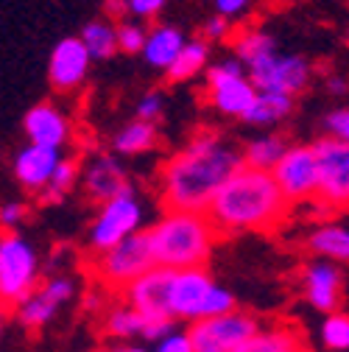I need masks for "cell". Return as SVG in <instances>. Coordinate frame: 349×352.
Returning a JSON list of instances; mask_svg holds the SVG:
<instances>
[{"label":"cell","mask_w":349,"mask_h":352,"mask_svg":"<svg viewBox=\"0 0 349 352\" xmlns=\"http://www.w3.org/2000/svg\"><path fill=\"white\" fill-rule=\"evenodd\" d=\"M257 327L260 322L251 314H243L235 307L224 316L190 322V330L185 333L190 338L193 352H235Z\"/></svg>","instance_id":"obj_8"},{"label":"cell","mask_w":349,"mask_h":352,"mask_svg":"<svg viewBox=\"0 0 349 352\" xmlns=\"http://www.w3.org/2000/svg\"><path fill=\"white\" fill-rule=\"evenodd\" d=\"M218 238L221 235L215 232L210 218L193 210H165L159 221L146 230L154 266L170 272L204 269Z\"/></svg>","instance_id":"obj_3"},{"label":"cell","mask_w":349,"mask_h":352,"mask_svg":"<svg viewBox=\"0 0 349 352\" xmlns=\"http://www.w3.org/2000/svg\"><path fill=\"white\" fill-rule=\"evenodd\" d=\"M271 54H277V42L271 34L266 31H246L238 36L235 42V59L243 65V67H251L257 62L269 59Z\"/></svg>","instance_id":"obj_28"},{"label":"cell","mask_w":349,"mask_h":352,"mask_svg":"<svg viewBox=\"0 0 349 352\" xmlns=\"http://www.w3.org/2000/svg\"><path fill=\"white\" fill-rule=\"evenodd\" d=\"M229 31H232L229 20L218 14V17H212V20L204 25V42H221V39L229 36Z\"/></svg>","instance_id":"obj_40"},{"label":"cell","mask_w":349,"mask_h":352,"mask_svg":"<svg viewBox=\"0 0 349 352\" xmlns=\"http://www.w3.org/2000/svg\"><path fill=\"white\" fill-rule=\"evenodd\" d=\"M346 42H349V36H346Z\"/></svg>","instance_id":"obj_48"},{"label":"cell","mask_w":349,"mask_h":352,"mask_svg":"<svg viewBox=\"0 0 349 352\" xmlns=\"http://www.w3.org/2000/svg\"><path fill=\"white\" fill-rule=\"evenodd\" d=\"M98 352H109V349H98Z\"/></svg>","instance_id":"obj_47"},{"label":"cell","mask_w":349,"mask_h":352,"mask_svg":"<svg viewBox=\"0 0 349 352\" xmlns=\"http://www.w3.org/2000/svg\"><path fill=\"white\" fill-rule=\"evenodd\" d=\"M249 81L254 90H274V93H288L296 96L302 93L311 81V62L296 54H271L269 59L246 67Z\"/></svg>","instance_id":"obj_11"},{"label":"cell","mask_w":349,"mask_h":352,"mask_svg":"<svg viewBox=\"0 0 349 352\" xmlns=\"http://www.w3.org/2000/svg\"><path fill=\"white\" fill-rule=\"evenodd\" d=\"M81 307H87V311H101V307H106L104 291H98V288H90V291L84 294V299H81Z\"/></svg>","instance_id":"obj_42"},{"label":"cell","mask_w":349,"mask_h":352,"mask_svg":"<svg viewBox=\"0 0 349 352\" xmlns=\"http://www.w3.org/2000/svg\"><path fill=\"white\" fill-rule=\"evenodd\" d=\"M249 6V0H215V9H218V14L221 17H235V14H240L243 9Z\"/></svg>","instance_id":"obj_41"},{"label":"cell","mask_w":349,"mask_h":352,"mask_svg":"<svg viewBox=\"0 0 349 352\" xmlns=\"http://www.w3.org/2000/svg\"><path fill=\"white\" fill-rule=\"evenodd\" d=\"M293 109V96L288 93H274V90H257L251 107L246 109V115L240 120L251 123V126H274L280 120H285Z\"/></svg>","instance_id":"obj_22"},{"label":"cell","mask_w":349,"mask_h":352,"mask_svg":"<svg viewBox=\"0 0 349 352\" xmlns=\"http://www.w3.org/2000/svg\"><path fill=\"white\" fill-rule=\"evenodd\" d=\"M271 179L277 182V188L288 199V204L316 199L319 165H316L313 146H288L285 154L280 157V162L271 168Z\"/></svg>","instance_id":"obj_9"},{"label":"cell","mask_w":349,"mask_h":352,"mask_svg":"<svg viewBox=\"0 0 349 352\" xmlns=\"http://www.w3.org/2000/svg\"><path fill=\"white\" fill-rule=\"evenodd\" d=\"M109 352H148V349H143V346H137V344H128V341H123V344L109 346Z\"/></svg>","instance_id":"obj_45"},{"label":"cell","mask_w":349,"mask_h":352,"mask_svg":"<svg viewBox=\"0 0 349 352\" xmlns=\"http://www.w3.org/2000/svg\"><path fill=\"white\" fill-rule=\"evenodd\" d=\"M319 182L316 201L330 210H349V146L333 138H322L313 143Z\"/></svg>","instance_id":"obj_7"},{"label":"cell","mask_w":349,"mask_h":352,"mask_svg":"<svg viewBox=\"0 0 349 352\" xmlns=\"http://www.w3.org/2000/svg\"><path fill=\"white\" fill-rule=\"evenodd\" d=\"M243 165L240 151L215 131H201L159 168V199L168 210L204 212L212 196Z\"/></svg>","instance_id":"obj_1"},{"label":"cell","mask_w":349,"mask_h":352,"mask_svg":"<svg viewBox=\"0 0 349 352\" xmlns=\"http://www.w3.org/2000/svg\"><path fill=\"white\" fill-rule=\"evenodd\" d=\"M207 90H210V104L221 115H229V118H243L246 109L251 107L254 96H257V90H254V84L249 81V76L210 84Z\"/></svg>","instance_id":"obj_19"},{"label":"cell","mask_w":349,"mask_h":352,"mask_svg":"<svg viewBox=\"0 0 349 352\" xmlns=\"http://www.w3.org/2000/svg\"><path fill=\"white\" fill-rule=\"evenodd\" d=\"M327 90H330L333 96H344V93L349 90V84H346V81H344L341 76H333V78L327 81Z\"/></svg>","instance_id":"obj_43"},{"label":"cell","mask_w":349,"mask_h":352,"mask_svg":"<svg viewBox=\"0 0 349 352\" xmlns=\"http://www.w3.org/2000/svg\"><path fill=\"white\" fill-rule=\"evenodd\" d=\"M170 269L151 266L146 274H140L135 283L123 288V302L132 305L140 316H168V288H170Z\"/></svg>","instance_id":"obj_15"},{"label":"cell","mask_w":349,"mask_h":352,"mask_svg":"<svg viewBox=\"0 0 349 352\" xmlns=\"http://www.w3.org/2000/svg\"><path fill=\"white\" fill-rule=\"evenodd\" d=\"M104 9H106L109 17H120V14L126 12V0H106V6H104Z\"/></svg>","instance_id":"obj_44"},{"label":"cell","mask_w":349,"mask_h":352,"mask_svg":"<svg viewBox=\"0 0 349 352\" xmlns=\"http://www.w3.org/2000/svg\"><path fill=\"white\" fill-rule=\"evenodd\" d=\"M143 215L146 212H143V204L135 196V190L120 193V196L98 204L90 232H87V249L93 254H101V252L117 246L128 235L143 230Z\"/></svg>","instance_id":"obj_5"},{"label":"cell","mask_w":349,"mask_h":352,"mask_svg":"<svg viewBox=\"0 0 349 352\" xmlns=\"http://www.w3.org/2000/svg\"><path fill=\"white\" fill-rule=\"evenodd\" d=\"M90 54L81 45L78 36H67L51 51V62H48V78L56 93H73L87 81L90 73Z\"/></svg>","instance_id":"obj_13"},{"label":"cell","mask_w":349,"mask_h":352,"mask_svg":"<svg viewBox=\"0 0 349 352\" xmlns=\"http://www.w3.org/2000/svg\"><path fill=\"white\" fill-rule=\"evenodd\" d=\"M215 280L207 274V269H179L170 277V288H168V314L170 319H185V322H196L201 319L204 302L212 291Z\"/></svg>","instance_id":"obj_12"},{"label":"cell","mask_w":349,"mask_h":352,"mask_svg":"<svg viewBox=\"0 0 349 352\" xmlns=\"http://www.w3.org/2000/svg\"><path fill=\"white\" fill-rule=\"evenodd\" d=\"M154 352H193V346H190L188 333L170 330L168 336H162V338L157 341V349H154Z\"/></svg>","instance_id":"obj_38"},{"label":"cell","mask_w":349,"mask_h":352,"mask_svg":"<svg viewBox=\"0 0 349 352\" xmlns=\"http://www.w3.org/2000/svg\"><path fill=\"white\" fill-rule=\"evenodd\" d=\"M324 129H327V138L349 146V109H333L324 118Z\"/></svg>","instance_id":"obj_34"},{"label":"cell","mask_w":349,"mask_h":352,"mask_svg":"<svg viewBox=\"0 0 349 352\" xmlns=\"http://www.w3.org/2000/svg\"><path fill=\"white\" fill-rule=\"evenodd\" d=\"M3 327H6V307L0 305V336H3Z\"/></svg>","instance_id":"obj_46"},{"label":"cell","mask_w":349,"mask_h":352,"mask_svg":"<svg viewBox=\"0 0 349 352\" xmlns=\"http://www.w3.org/2000/svg\"><path fill=\"white\" fill-rule=\"evenodd\" d=\"M143 330V316L135 311L132 305H126V302H117L112 307H106V314H104V333L123 344V341H132L137 338Z\"/></svg>","instance_id":"obj_27"},{"label":"cell","mask_w":349,"mask_h":352,"mask_svg":"<svg viewBox=\"0 0 349 352\" xmlns=\"http://www.w3.org/2000/svg\"><path fill=\"white\" fill-rule=\"evenodd\" d=\"M78 179H81V165H78V160H73V157H62L59 165H56V170H54V176H51L48 188L39 193L42 201H45V204H56V201H62V199L78 185Z\"/></svg>","instance_id":"obj_30"},{"label":"cell","mask_w":349,"mask_h":352,"mask_svg":"<svg viewBox=\"0 0 349 352\" xmlns=\"http://www.w3.org/2000/svg\"><path fill=\"white\" fill-rule=\"evenodd\" d=\"M210 65V42L204 39H188L182 51L177 54V59H173L168 65V81L173 84H182V81H190L193 76L204 73Z\"/></svg>","instance_id":"obj_24"},{"label":"cell","mask_w":349,"mask_h":352,"mask_svg":"<svg viewBox=\"0 0 349 352\" xmlns=\"http://www.w3.org/2000/svg\"><path fill=\"white\" fill-rule=\"evenodd\" d=\"M308 249L322 260L349 263V227L344 224H319L308 235Z\"/></svg>","instance_id":"obj_25"},{"label":"cell","mask_w":349,"mask_h":352,"mask_svg":"<svg viewBox=\"0 0 349 352\" xmlns=\"http://www.w3.org/2000/svg\"><path fill=\"white\" fill-rule=\"evenodd\" d=\"M28 207L23 201H6L0 204V230L3 232H17V227L25 221Z\"/></svg>","instance_id":"obj_35"},{"label":"cell","mask_w":349,"mask_h":352,"mask_svg":"<svg viewBox=\"0 0 349 352\" xmlns=\"http://www.w3.org/2000/svg\"><path fill=\"white\" fill-rule=\"evenodd\" d=\"M62 160V151L59 148H45V146H23L17 154H14V162H12V173L17 185L25 190V193H42L48 188L51 176L56 170Z\"/></svg>","instance_id":"obj_16"},{"label":"cell","mask_w":349,"mask_h":352,"mask_svg":"<svg viewBox=\"0 0 349 352\" xmlns=\"http://www.w3.org/2000/svg\"><path fill=\"white\" fill-rule=\"evenodd\" d=\"M146 28L140 23H120L115 28V39H117V51L123 54H140L146 45Z\"/></svg>","instance_id":"obj_32"},{"label":"cell","mask_w":349,"mask_h":352,"mask_svg":"<svg viewBox=\"0 0 349 352\" xmlns=\"http://www.w3.org/2000/svg\"><path fill=\"white\" fill-rule=\"evenodd\" d=\"M39 254L20 232L0 235V305L14 307L39 283Z\"/></svg>","instance_id":"obj_4"},{"label":"cell","mask_w":349,"mask_h":352,"mask_svg":"<svg viewBox=\"0 0 349 352\" xmlns=\"http://www.w3.org/2000/svg\"><path fill=\"white\" fill-rule=\"evenodd\" d=\"M235 352H304V341L299 330L288 324L257 327Z\"/></svg>","instance_id":"obj_20"},{"label":"cell","mask_w":349,"mask_h":352,"mask_svg":"<svg viewBox=\"0 0 349 352\" xmlns=\"http://www.w3.org/2000/svg\"><path fill=\"white\" fill-rule=\"evenodd\" d=\"M168 0H126V9L137 17H157Z\"/></svg>","instance_id":"obj_39"},{"label":"cell","mask_w":349,"mask_h":352,"mask_svg":"<svg viewBox=\"0 0 349 352\" xmlns=\"http://www.w3.org/2000/svg\"><path fill=\"white\" fill-rule=\"evenodd\" d=\"M170 330H177V327H173V319H168V316H143V330H140L143 338L159 341Z\"/></svg>","instance_id":"obj_36"},{"label":"cell","mask_w":349,"mask_h":352,"mask_svg":"<svg viewBox=\"0 0 349 352\" xmlns=\"http://www.w3.org/2000/svg\"><path fill=\"white\" fill-rule=\"evenodd\" d=\"M81 45L87 48L90 59H109L117 51V39H115V25H109L106 20H93L87 23L81 31Z\"/></svg>","instance_id":"obj_29"},{"label":"cell","mask_w":349,"mask_h":352,"mask_svg":"<svg viewBox=\"0 0 349 352\" xmlns=\"http://www.w3.org/2000/svg\"><path fill=\"white\" fill-rule=\"evenodd\" d=\"M204 73H207V87H210V84H218V81H229V78L246 76V67L235 56H229V59H221V62H215V65H207Z\"/></svg>","instance_id":"obj_33"},{"label":"cell","mask_w":349,"mask_h":352,"mask_svg":"<svg viewBox=\"0 0 349 352\" xmlns=\"http://www.w3.org/2000/svg\"><path fill=\"white\" fill-rule=\"evenodd\" d=\"M154 266V257L146 241V230L128 235L117 246L95 254L93 260V274L101 285L112 291H123L128 283H135L140 274H146Z\"/></svg>","instance_id":"obj_6"},{"label":"cell","mask_w":349,"mask_h":352,"mask_svg":"<svg viewBox=\"0 0 349 352\" xmlns=\"http://www.w3.org/2000/svg\"><path fill=\"white\" fill-rule=\"evenodd\" d=\"M322 341L327 349H349V316L341 311L327 314L324 324H322Z\"/></svg>","instance_id":"obj_31"},{"label":"cell","mask_w":349,"mask_h":352,"mask_svg":"<svg viewBox=\"0 0 349 352\" xmlns=\"http://www.w3.org/2000/svg\"><path fill=\"white\" fill-rule=\"evenodd\" d=\"M23 131L28 143L45 148H65L70 143V120L54 104H36L23 118Z\"/></svg>","instance_id":"obj_17"},{"label":"cell","mask_w":349,"mask_h":352,"mask_svg":"<svg viewBox=\"0 0 349 352\" xmlns=\"http://www.w3.org/2000/svg\"><path fill=\"white\" fill-rule=\"evenodd\" d=\"M81 185H84L87 199L95 201V204H104L120 193L135 190L115 154H98L95 160L87 162L81 170Z\"/></svg>","instance_id":"obj_14"},{"label":"cell","mask_w":349,"mask_h":352,"mask_svg":"<svg viewBox=\"0 0 349 352\" xmlns=\"http://www.w3.org/2000/svg\"><path fill=\"white\" fill-rule=\"evenodd\" d=\"M285 148H288L285 138H280V135H260V138H254L240 151V160H243L246 168L271 173V168L280 162V157L285 154Z\"/></svg>","instance_id":"obj_26"},{"label":"cell","mask_w":349,"mask_h":352,"mask_svg":"<svg viewBox=\"0 0 349 352\" xmlns=\"http://www.w3.org/2000/svg\"><path fill=\"white\" fill-rule=\"evenodd\" d=\"M159 143V131H157V123H148V120H132L126 123L115 140H112V148L115 154L120 157H140V154H148L154 151Z\"/></svg>","instance_id":"obj_23"},{"label":"cell","mask_w":349,"mask_h":352,"mask_svg":"<svg viewBox=\"0 0 349 352\" xmlns=\"http://www.w3.org/2000/svg\"><path fill=\"white\" fill-rule=\"evenodd\" d=\"M76 296V280L67 277V274H56V277H48L45 283H36V288L23 299L17 302V322L25 327V330H42L45 324H51L56 319V314L67 302H73Z\"/></svg>","instance_id":"obj_10"},{"label":"cell","mask_w":349,"mask_h":352,"mask_svg":"<svg viewBox=\"0 0 349 352\" xmlns=\"http://www.w3.org/2000/svg\"><path fill=\"white\" fill-rule=\"evenodd\" d=\"M304 296L308 302L322 314H333L341 307L344 299V280L341 272L333 266L330 260H316L304 269Z\"/></svg>","instance_id":"obj_18"},{"label":"cell","mask_w":349,"mask_h":352,"mask_svg":"<svg viewBox=\"0 0 349 352\" xmlns=\"http://www.w3.org/2000/svg\"><path fill=\"white\" fill-rule=\"evenodd\" d=\"M288 199L280 193L271 173L240 165L218 188L204 215L218 235L238 232H271L288 218Z\"/></svg>","instance_id":"obj_2"},{"label":"cell","mask_w":349,"mask_h":352,"mask_svg":"<svg viewBox=\"0 0 349 352\" xmlns=\"http://www.w3.org/2000/svg\"><path fill=\"white\" fill-rule=\"evenodd\" d=\"M185 42L188 39L177 25H157V28H151L146 34V45H143L140 54L151 67L168 70V65L177 59V54L182 51Z\"/></svg>","instance_id":"obj_21"},{"label":"cell","mask_w":349,"mask_h":352,"mask_svg":"<svg viewBox=\"0 0 349 352\" xmlns=\"http://www.w3.org/2000/svg\"><path fill=\"white\" fill-rule=\"evenodd\" d=\"M162 96L159 93H148L140 98L137 104V120H148V123H157L162 118Z\"/></svg>","instance_id":"obj_37"}]
</instances>
